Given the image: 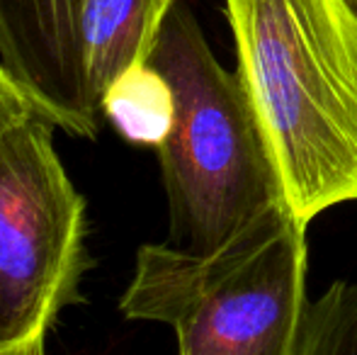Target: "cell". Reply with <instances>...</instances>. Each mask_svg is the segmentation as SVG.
<instances>
[{
	"label": "cell",
	"mask_w": 357,
	"mask_h": 355,
	"mask_svg": "<svg viewBox=\"0 0 357 355\" xmlns=\"http://www.w3.org/2000/svg\"><path fill=\"white\" fill-rule=\"evenodd\" d=\"M236 73L280 199L304 227L357 202V15L348 0H224Z\"/></svg>",
	"instance_id": "obj_1"
},
{
	"label": "cell",
	"mask_w": 357,
	"mask_h": 355,
	"mask_svg": "<svg viewBox=\"0 0 357 355\" xmlns=\"http://www.w3.org/2000/svg\"><path fill=\"white\" fill-rule=\"evenodd\" d=\"M124 317L168 324L178 355H294L306 309V227L273 202L214 253L146 243Z\"/></svg>",
	"instance_id": "obj_2"
},
{
	"label": "cell",
	"mask_w": 357,
	"mask_h": 355,
	"mask_svg": "<svg viewBox=\"0 0 357 355\" xmlns=\"http://www.w3.org/2000/svg\"><path fill=\"white\" fill-rule=\"evenodd\" d=\"M149 61L170 83L173 124L158 161L170 243L214 253L280 199L278 173L238 73L219 63L188 5L165 17Z\"/></svg>",
	"instance_id": "obj_3"
},
{
	"label": "cell",
	"mask_w": 357,
	"mask_h": 355,
	"mask_svg": "<svg viewBox=\"0 0 357 355\" xmlns=\"http://www.w3.org/2000/svg\"><path fill=\"white\" fill-rule=\"evenodd\" d=\"M85 199L32 112L0 137V355H44L63 307L80 299Z\"/></svg>",
	"instance_id": "obj_4"
},
{
	"label": "cell",
	"mask_w": 357,
	"mask_h": 355,
	"mask_svg": "<svg viewBox=\"0 0 357 355\" xmlns=\"http://www.w3.org/2000/svg\"><path fill=\"white\" fill-rule=\"evenodd\" d=\"M83 3L0 0V63L54 127L73 137L95 139L102 112L85 76Z\"/></svg>",
	"instance_id": "obj_5"
},
{
	"label": "cell",
	"mask_w": 357,
	"mask_h": 355,
	"mask_svg": "<svg viewBox=\"0 0 357 355\" xmlns=\"http://www.w3.org/2000/svg\"><path fill=\"white\" fill-rule=\"evenodd\" d=\"M178 3L180 0H85L80 39L85 76L98 107L105 90L119 73L134 63L149 61L165 17Z\"/></svg>",
	"instance_id": "obj_6"
},
{
	"label": "cell",
	"mask_w": 357,
	"mask_h": 355,
	"mask_svg": "<svg viewBox=\"0 0 357 355\" xmlns=\"http://www.w3.org/2000/svg\"><path fill=\"white\" fill-rule=\"evenodd\" d=\"M102 119H107L129 144L158 149L173 124V90L151 61L122 71L100 100Z\"/></svg>",
	"instance_id": "obj_7"
},
{
	"label": "cell",
	"mask_w": 357,
	"mask_h": 355,
	"mask_svg": "<svg viewBox=\"0 0 357 355\" xmlns=\"http://www.w3.org/2000/svg\"><path fill=\"white\" fill-rule=\"evenodd\" d=\"M294 355H357V280L333 282L309 304Z\"/></svg>",
	"instance_id": "obj_8"
},
{
	"label": "cell",
	"mask_w": 357,
	"mask_h": 355,
	"mask_svg": "<svg viewBox=\"0 0 357 355\" xmlns=\"http://www.w3.org/2000/svg\"><path fill=\"white\" fill-rule=\"evenodd\" d=\"M37 112L29 95L24 93L22 86L10 76L8 68L0 63V137L13 127L15 122L24 119L27 114Z\"/></svg>",
	"instance_id": "obj_9"
},
{
	"label": "cell",
	"mask_w": 357,
	"mask_h": 355,
	"mask_svg": "<svg viewBox=\"0 0 357 355\" xmlns=\"http://www.w3.org/2000/svg\"><path fill=\"white\" fill-rule=\"evenodd\" d=\"M348 3H350V8L355 10V15H357V0H348Z\"/></svg>",
	"instance_id": "obj_10"
}]
</instances>
